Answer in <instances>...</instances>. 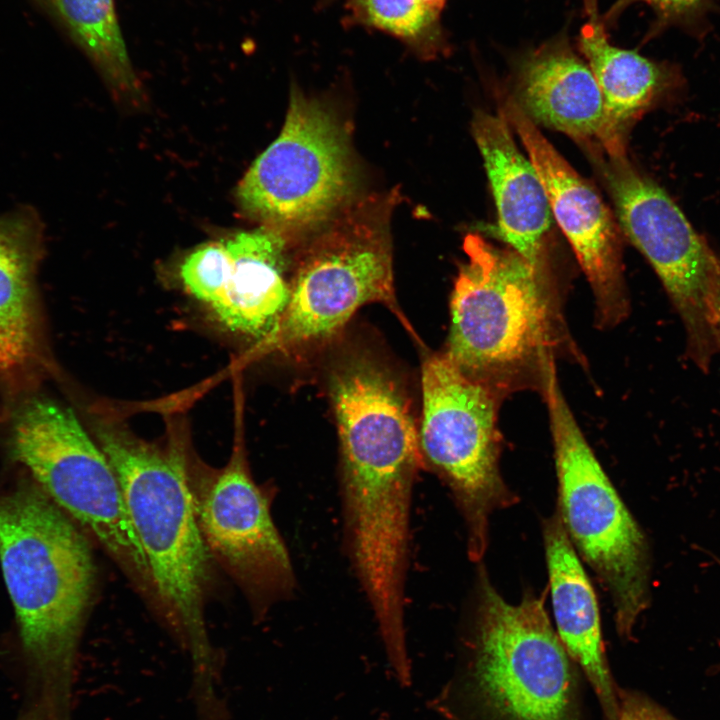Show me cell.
<instances>
[{"mask_svg": "<svg viewBox=\"0 0 720 720\" xmlns=\"http://www.w3.org/2000/svg\"><path fill=\"white\" fill-rule=\"evenodd\" d=\"M0 561L24 650L62 698L93 587L87 542L44 492L20 488L0 496Z\"/></svg>", "mask_w": 720, "mask_h": 720, "instance_id": "6da1fadb", "label": "cell"}, {"mask_svg": "<svg viewBox=\"0 0 720 720\" xmlns=\"http://www.w3.org/2000/svg\"><path fill=\"white\" fill-rule=\"evenodd\" d=\"M98 445L118 479L131 523L144 550L154 594L206 664L209 644L204 600L210 553L198 524L188 464L179 449H159L102 427Z\"/></svg>", "mask_w": 720, "mask_h": 720, "instance_id": "7a4b0ae2", "label": "cell"}, {"mask_svg": "<svg viewBox=\"0 0 720 720\" xmlns=\"http://www.w3.org/2000/svg\"><path fill=\"white\" fill-rule=\"evenodd\" d=\"M393 199L346 205L302 249L286 309L265 344L295 352L336 335L363 305L395 300L389 216Z\"/></svg>", "mask_w": 720, "mask_h": 720, "instance_id": "3957f363", "label": "cell"}, {"mask_svg": "<svg viewBox=\"0 0 720 720\" xmlns=\"http://www.w3.org/2000/svg\"><path fill=\"white\" fill-rule=\"evenodd\" d=\"M544 376L559 514L573 546L611 596L618 633L631 638L649 602L647 541L577 424L551 360Z\"/></svg>", "mask_w": 720, "mask_h": 720, "instance_id": "277c9868", "label": "cell"}, {"mask_svg": "<svg viewBox=\"0 0 720 720\" xmlns=\"http://www.w3.org/2000/svg\"><path fill=\"white\" fill-rule=\"evenodd\" d=\"M463 248L467 261L452 292L445 354L493 387L546 360L548 301L541 272L514 250L477 234H468Z\"/></svg>", "mask_w": 720, "mask_h": 720, "instance_id": "5b68a950", "label": "cell"}, {"mask_svg": "<svg viewBox=\"0 0 720 720\" xmlns=\"http://www.w3.org/2000/svg\"><path fill=\"white\" fill-rule=\"evenodd\" d=\"M12 456L57 506L81 523L144 592L154 594L144 550L106 455L69 408L27 402L12 423Z\"/></svg>", "mask_w": 720, "mask_h": 720, "instance_id": "8992f818", "label": "cell"}, {"mask_svg": "<svg viewBox=\"0 0 720 720\" xmlns=\"http://www.w3.org/2000/svg\"><path fill=\"white\" fill-rule=\"evenodd\" d=\"M422 456L449 486L464 518L471 560L487 548L489 517L515 502L499 471L493 387L469 376L445 353L422 368Z\"/></svg>", "mask_w": 720, "mask_h": 720, "instance_id": "52a82bcc", "label": "cell"}, {"mask_svg": "<svg viewBox=\"0 0 720 720\" xmlns=\"http://www.w3.org/2000/svg\"><path fill=\"white\" fill-rule=\"evenodd\" d=\"M355 172L345 129L318 101L294 89L279 136L241 179V208L266 226L302 231L349 204Z\"/></svg>", "mask_w": 720, "mask_h": 720, "instance_id": "ba28073f", "label": "cell"}, {"mask_svg": "<svg viewBox=\"0 0 720 720\" xmlns=\"http://www.w3.org/2000/svg\"><path fill=\"white\" fill-rule=\"evenodd\" d=\"M475 675L507 720H568L572 670L541 598L505 601L485 574L478 591Z\"/></svg>", "mask_w": 720, "mask_h": 720, "instance_id": "9c48e42d", "label": "cell"}, {"mask_svg": "<svg viewBox=\"0 0 720 720\" xmlns=\"http://www.w3.org/2000/svg\"><path fill=\"white\" fill-rule=\"evenodd\" d=\"M602 168L619 228L662 282L685 329L689 357L707 370L720 351L709 305L717 254L667 192L633 167L626 155L608 156Z\"/></svg>", "mask_w": 720, "mask_h": 720, "instance_id": "30bf717a", "label": "cell"}, {"mask_svg": "<svg viewBox=\"0 0 720 720\" xmlns=\"http://www.w3.org/2000/svg\"><path fill=\"white\" fill-rule=\"evenodd\" d=\"M228 464L201 479L189 474L202 537L256 607L287 597L295 587L288 550L264 492L254 482L241 446Z\"/></svg>", "mask_w": 720, "mask_h": 720, "instance_id": "8fae6325", "label": "cell"}, {"mask_svg": "<svg viewBox=\"0 0 720 720\" xmlns=\"http://www.w3.org/2000/svg\"><path fill=\"white\" fill-rule=\"evenodd\" d=\"M329 386L342 479L414 481L423 464L419 431L392 373L368 357L353 356L333 371Z\"/></svg>", "mask_w": 720, "mask_h": 720, "instance_id": "7c38bea8", "label": "cell"}, {"mask_svg": "<svg viewBox=\"0 0 720 720\" xmlns=\"http://www.w3.org/2000/svg\"><path fill=\"white\" fill-rule=\"evenodd\" d=\"M514 128L544 186L552 216L593 290L602 322L627 309L619 225L598 192L558 153L513 98L501 112Z\"/></svg>", "mask_w": 720, "mask_h": 720, "instance_id": "4fadbf2b", "label": "cell"}, {"mask_svg": "<svg viewBox=\"0 0 720 720\" xmlns=\"http://www.w3.org/2000/svg\"><path fill=\"white\" fill-rule=\"evenodd\" d=\"M580 56L565 35L530 50L518 64L513 99L534 123L590 143L601 136L604 102Z\"/></svg>", "mask_w": 720, "mask_h": 720, "instance_id": "5bb4252c", "label": "cell"}, {"mask_svg": "<svg viewBox=\"0 0 720 720\" xmlns=\"http://www.w3.org/2000/svg\"><path fill=\"white\" fill-rule=\"evenodd\" d=\"M505 116L480 111L472 131L495 199L501 237L542 273L552 212L541 179L517 148Z\"/></svg>", "mask_w": 720, "mask_h": 720, "instance_id": "9a60e30c", "label": "cell"}, {"mask_svg": "<svg viewBox=\"0 0 720 720\" xmlns=\"http://www.w3.org/2000/svg\"><path fill=\"white\" fill-rule=\"evenodd\" d=\"M577 45L604 102L598 142L610 157L626 155L625 138L632 124L652 105L682 90L685 79L680 67L614 46L601 16L582 26Z\"/></svg>", "mask_w": 720, "mask_h": 720, "instance_id": "2e32d148", "label": "cell"}, {"mask_svg": "<svg viewBox=\"0 0 720 720\" xmlns=\"http://www.w3.org/2000/svg\"><path fill=\"white\" fill-rule=\"evenodd\" d=\"M543 535L558 636L609 720H617L619 701L604 653L597 599L559 512L544 522Z\"/></svg>", "mask_w": 720, "mask_h": 720, "instance_id": "e0dca14e", "label": "cell"}, {"mask_svg": "<svg viewBox=\"0 0 720 720\" xmlns=\"http://www.w3.org/2000/svg\"><path fill=\"white\" fill-rule=\"evenodd\" d=\"M224 243L231 259L230 273L210 308L230 330L267 338L290 297L285 238L279 230L264 226L239 232Z\"/></svg>", "mask_w": 720, "mask_h": 720, "instance_id": "ac0fdd59", "label": "cell"}, {"mask_svg": "<svg viewBox=\"0 0 720 720\" xmlns=\"http://www.w3.org/2000/svg\"><path fill=\"white\" fill-rule=\"evenodd\" d=\"M41 236L32 209L0 216V376L23 372L39 356L35 272Z\"/></svg>", "mask_w": 720, "mask_h": 720, "instance_id": "d6986e66", "label": "cell"}, {"mask_svg": "<svg viewBox=\"0 0 720 720\" xmlns=\"http://www.w3.org/2000/svg\"><path fill=\"white\" fill-rule=\"evenodd\" d=\"M86 54L112 88L139 91L114 0H33Z\"/></svg>", "mask_w": 720, "mask_h": 720, "instance_id": "ffe728a7", "label": "cell"}, {"mask_svg": "<svg viewBox=\"0 0 720 720\" xmlns=\"http://www.w3.org/2000/svg\"><path fill=\"white\" fill-rule=\"evenodd\" d=\"M353 19L388 32L425 57L445 46L441 11L420 0H349Z\"/></svg>", "mask_w": 720, "mask_h": 720, "instance_id": "44dd1931", "label": "cell"}, {"mask_svg": "<svg viewBox=\"0 0 720 720\" xmlns=\"http://www.w3.org/2000/svg\"><path fill=\"white\" fill-rule=\"evenodd\" d=\"M637 2L648 5L654 14L646 41L672 27L701 38L708 30L709 16L714 9L713 0H615L601 16L602 22L605 26L614 23L626 8Z\"/></svg>", "mask_w": 720, "mask_h": 720, "instance_id": "7402d4cb", "label": "cell"}, {"mask_svg": "<svg viewBox=\"0 0 720 720\" xmlns=\"http://www.w3.org/2000/svg\"><path fill=\"white\" fill-rule=\"evenodd\" d=\"M230 268L224 241L212 242L191 252L182 262L179 275L189 294L211 307L225 287Z\"/></svg>", "mask_w": 720, "mask_h": 720, "instance_id": "603a6c76", "label": "cell"}, {"mask_svg": "<svg viewBox=\"0 0 720 720\" xmlns=\"http://www.w3.org/2000/svg\"><path fill=\"white\" fill-rule=\"evenodd\" d=\"M617 720H677L646 697L626 693L619 701Z\"/></svg>", "mask_w": 720, "mask_h": 720, "instance_id": "cb8c5ba5", "label": "cell"}, {"mask_svg": "<svg viewBox=\"0 0 720 720\" xmlns=\"http://www.w3.org/2000/svg\"><path fill=\"white\" fill-rule=\"evenodd\" d=\"M50 706L45 704L40 708L28 713L22 720H57L49 709Z\"/></svg>", "mask_w": 720, "mask_h": 720, "instance_id": "d4e9b609", "label": "cell"}, {"mask_svg": "<svg viewBox=\"0 0 720 720\" xmlns=\"http://www.w3.org/2000/svg\"><path fill=\"white\" fill-rule=\"evenodd\" d=\"M584 10L589 20L598 19L600 17L598 11V0H583Z\"/></svg>", "mask_w": 720, "mask_h": 720, "instance_id": "484cf974", "label": "cell"}, {"mask_svg": "<svg viewBox=\"0 0 720 720\" xmlns=\"http://www.w3.org/2000/svg\"><path fill=\"white\" fill-rule=\"evenodd\" d=\"M420 1L423 2L424 4H426L427 6H430L439 11H441L443 9L444 4L446 2V0H420Z\"/></svg>", "mask_w": 720, "mask_h": 720, "instance_id": "4316f807", "label": "cell"}]
</instances>
